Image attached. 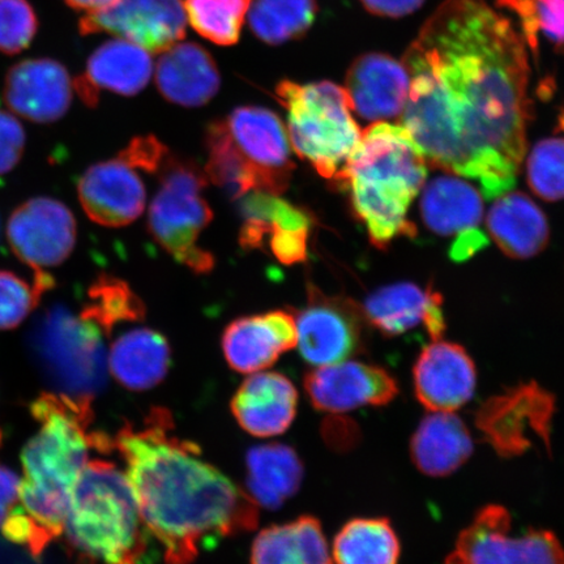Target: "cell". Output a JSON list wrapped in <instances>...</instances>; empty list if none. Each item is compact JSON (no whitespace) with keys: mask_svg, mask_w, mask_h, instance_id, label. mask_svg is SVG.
I'll list each match as a JSON object with an SVG mask.
<instances>
[{"mask_svg":"<svg viewBox=\"0 0 564 564\" xmlns=\"http://www.w3.org/2000/svg\"><path fill=\"white\" fill-rule=\"evenodd\" d=\"M37 30L39 20L28 0H0V53L25 51Z\"/></svg>","mask_w":564,"mask_h":564,"instance_id":"40","label":"cell"},{"mask_svg":"<svg viewBox=\"0 0 564 564\" xmlns=\"http://www.w3.org/2000/svg\"><path fill=\"white\" fill-rule=\"evenodd\" d=\"M160 189L148 215V229L176 262L196 273L214 270L215 258L197 241L214 220L206 197L207 175L194 161L169 152L158 172Z\"/></svg>","mask_w":564,"mask_h":564,"instance_id":"7","label":"cell"},{"mask_svg":"<svg viewBox=\"0 0 564 564\" xmlns=\"http://www.w3.org/2000/svg\"><path fill=\"white\" fill-rule=\"evenodd\" d=\"M223 351L232 370L264 371L284 352L297 347L295 316L282 310L238 317L223 335Z\"/></svg>","mask_w":564,"mask_h":564,"instance_id":"21","label":"cell"},{"mask_svg":"<svg viewBox=\"0 0 564 564\" xmlns=\"http://www.w3.org/2000/svg\"><path fill=\"white\" fill-rule=\"evenodd\" d=\"M156 84L169 102L200 108L220 90L221 76L207 48L195 42H178L161 53Z\"/></svg>","mask_w":564,"mask_h":564,"instance_id":"25","label":"cell"},{"mask_svg":"<svg viewBox=\"0 0 564 564\" xmlns=\"http://www.w3.org/2000/svg\"><path fill=\"white\" fill-rule=\"evenodd\" d=\"M89 302L82 315L94 321L105 335L124 322H140L145 317L144 302L132 291L127 282L101 276L90 286Z\"/></svg>","mask_w":564,"mask_h":564,"instance_id":"36","label":"cell"},{"mask_svg":"<svg viewBox=\"0 0 564 564\" xmlns=\"http://www.w3.org/2000/svg\"><path fill=\"white\" fill-rule=\"evenodd\" d=\"M112 446L167 564H192L207 541L257 528L256 500L204 460L195 443L175 434L166 409H152L138 426L126 423Z\"/></svg>","mask_w":564,"mask_h":564,"instance_id":"2","label":"cell"},{"mask_svg":"<svg viewBox=\"0 0 564 564\" xmlns=\"http://www.w3.org/2000/svg\"><path fill=\"white\" fill-rule=\"evenodd\" d=\"M488 228L500 250L514 259L538 256L549 241L545 215L538 204L521 193H507L494 203Z\"/></svg>","mask_w":564,"mask_h":564,"instance_id":"28","label":"cell"},{"mask_svg":"<svg viewBox=\"0 0 564 564\" xmlns=\"http://www.w3.org/2000/svg\"><path fill=\"white\" fill-rule=\"evenodd\" d=\"M187 17L182 0H117L80 19L83 35L109 33L150 53L167 51L186 35Z\"/></svg>","mask_w":564,"mask_h":564,"instance_id":"11","label":"cell"},{"mask_svg":"<svg viewBox=\"0 0 564 564\" xmlns=\"http://www.w3.org/2000/svg\"><path fill=\"white\" fill-rule=\"evenodd\" d=\"M404 65L411 88L401 124L423 158L474 180L486 199L517 185L527 152V44L485 0H444Z\"/></svg>","mask_w":564,"mask_h":564,"instance_id":"1","label":"cell"},{"mask_svg":"<svg viewBox=\"0 0 564 564\" xmlns=\"http://www.w3.org/2000/svg\"><path fill=\"white\" fill-rule=\"evenodd\" d=\"M251 564H334L326 535L313 517L272 525L258 534Z\"/></svg>","mask_w":564,"mask_h":564,"instance_id":"30","label":"cell"},{"mask_svg":"<svg viewBox=\"0 0 564 564\" xmlns=\"http://www.w3.org/2000/svg\"><path fill=\"white\" fill-rule=\"evenodd\" d=\"M409 88L411 74L404 62L382 53L359 55L345 79L352 111L370 122L401 117Z\"/></svg>","mask_w":564,"mask_h":564,"instance_id":"20","label":"cell"},{"mask_svg":"<svg viewBox=\"0 0 564 564\" xmlns=\"http://www.w3.org/2000/svg\"><path fill=\"white\" fill-rule=\"evenodd\" d=\"M224 122L232 143L257 176L258 192L284 193L294 164L288 131L276 112L259 106H241Z\"/></svg>","mask_w":564,"mask_h":564,"instance_id":"12","label":"cell"},{"mask_svg":"<svg viewBox=\"0 0 564 564\" xmlns=\"http://www.w3.org/2000/svg\"><path fill=\"white\" fill-rule=\"evenodd\" d=\"M242 227L239 243L245 250L268 249L280 263L305 262L314 218L278 195L252 192L241 197Z\"/></svg>","mask_w":564,"mask_h":564,"instance_id":"13","label":"cell"},{"mask_svg":"<svg viewBox=\"0 0 564 564\" xmlns=\"http://www.w3.org/2000/svg\"><path fill=\"white\" fill-rule=\"evenodd\" d=\"M415 398L430 412H456L474 398L476 366L462 345L436 340L413 369Z\"/></svg>","mask_w":564,"mask_h":564,"instance_id":"17","label":"cell"},{"mask_svg":"<svg viewBox=\"0 0 564 564\" xmlns=\"http://www.w3.org/2000/svg\"><path fill=\"white\" fill-rule=\"evenodd\" d=\"M427 176V161L403 124L377 122L334 181L350 195L370 241L386 249L394 238L415 236L408 210Z\"/></svg>","mask_w":564,"mask_h":564,"instance_id":"4","label":"cell"},{"mask_svg":"<svg viewBox=\"0 0 564 564\" xmlns=\"http://www.w3.org/2000/svg\"><path fill=\"white\" fill-rule=\"evenodd\" d=\"M295 316L297 347L308 365L322 366L348 361L364 348L361 310L343 297H329L308 285L306 306Z\"/></svg>","mask_w":564,"mask_h":564,"instance_id":"10","label":"cell"},{"mask_svg":"<svg viewBox=\"0 0 564 564\" xmlns=\"http://www.w3.org/2000/svg\"><path fill=\"white\" fill-rule=\"evenodd\" d=\"M297 388L279 372H256L231 399V413L245 432L257 438L284 434L297 414Z\"/></svg>","mask_w":564,"mask_h":564,"instance_id":"22","label":"cell"},{"mask_svg":"<svg viewBox=\"0 0 564 564\" xmlns=\"http://www.w3.org/2000/svg\"><path fill=\"white\" fill-rule=\"evenodd\" d=\"M305 390L317 411L347 413L390 404L399 387L384 369L348 359L307 372Z\"/></svg>","mask_w":564,"mask_h":564,"instance_id":"16","label":"cell"},{"mask_svg":"<svg viewBox=\"0 0 564 564\" xmlns=\"http://www.w3.org/2000/svg\"><path fill=\"white\" fill-rule=\"evenodd\" d=\"M474 453V440L455 412H430L411 442V456L422 474L444 477L454 474Z\"/></svg>","mask_w":564,"mask_h":564,"instance_id":"26","label":"cell"},{"mask_svg":"<svg viewBox=\"0 0 564 564\" xmlns=\"http://www.w3.org/2000/svg\"><path fill=\"white\" fill-rule=\"evenodd\" d=\"M527 174L535 195L549 202L564 199V139L540 141L529 156Z\"/></svg>","mask_w":564,"mask_h":564,"instance_id":"39","label":"cell"},{"mask_svg":"<svg viewBox=\"0 0 564 564\" xmlns=\"http://www.w3.org/2000/svg\"><path fill=\"white\" fill-rule=\"evenodd\" d=\"M553 408V398L542 388L523 384L489 400L477 425L500 455H518L529 447L528 432L549 442Z\"/></svg>","mask_w":564,"mask_h":564,"instance_id":"15","label":"cell"},{"mask_svg":"<svg viewBox=\"0 0 564 564\" xmlns=\"http://www.w3.org/2000/svg\"><path fill=\"white\" fill-rule=\"evenodd\" d=\"M206 147L208 162L204 173L214 185L235 200L258 192L257 176L232 143L224 119L208 126Z\"/></svg>","mask_w":564,"mask_h":564,"instance_id":"34","label":"cell"},{"mask_svg":"<svg viewBox=\"0 0 564 564\" xmlns=\"http://www.w3.org/2000/svg\"><path fill=\"white\" fill-rule=\"evenodd\" d=\"M21 479L15 471L0 464V531L19 503Z\"/></svg>","mask_w":564,"mask_h":564,"instance_id":"43","label":"cell"},{"mask_svg":"<svg viewBox=\"0 0 564 564\" xmlns=\"http://www.w3.org/2000/svg\"><path fill=\"white\" fill-rule=\"evenodd\" d=\"M169 152L171 151L167 150V147L162 144L158 138L139 137L133 139L131 143L118 154V158L133 169L158 174Z\"/></svg>","mask_w":564,"mask_h":564,"instance_id":"41","label":"cell"},{"mask_svg":"<svg viewBox=\"0 0 564 564\" xmlns=\"http://www.w3.org/2000/svg\"><path fill=\"white\" fill-rule=\"evenodd\" d=\"M53 278L45 272L34 273V284L12 272L0 271V330L12 329L23 323L42 294L53 288Z\"/></svg>","mask_w":564,"mask_h":564,"instance_id":"38","label":"cell"},{"mask_svg":"<svg viewBox=\"0 0 564 564\" xmlns=\"http://www.w3.org/2000/svg\"><path fill=\"white\" fill-rule=\"evenodd\" d=\"M252 0H186L188 23L195 32L218 46L236 45Z\"/></svg>","mask_w":564,"mask_h":564,"instance_id":"35","label":"cell"},{"mask_svg":"<svg viewBox=\"0 0 564 564\" xmlns=\"http://www.w3.org/2000/svg\"><path fill=\"white\" fill-rule=\"evenodd\" d=\"M563 126H564V121H563Z\"/></svg>","mask_w":564,"mask_h":564,"instance_id":"48","label":"cell"},{"mask_svg":"<svg viewBox=\"0 0 564 564\" xmlns=\"http://www.w3.org/2000/svg\"><path fill=\"white\" fill-rule=\"evenodd\" d=\"M150 52L126 40H112L96 48L86 74L74 82V89L88 106H96L102 89L121 96H137L151 82Z\"/></svg>","mask_w":564,"mask_h":564,"instance_id":"24","label":"cell"},{"mask_svg":"<svg viewBox=\"0 0 564 564\" xmlns=\"http://www.w3.org/2000/svg\"><path fill=\"white\" fill-rule=\"evenodd\" d=\"M246 467L249 496L268 510L279 509L300 490L303 464L297 453L285 444L252 447Z\"/></svg>","mask_w":564,"mask_h":564,"instance_id":"29","label":"cell"},{"mask_svg":"<svg viewBox=\"0 0 564 564\" xmlns=\"http://www.w3.org/2000/svg\"><path fill=\"white\" fill-rule=\"evenodd\" d=\"M421 214L430 230L441 236H460L478 229L482 220L481 195L467 182L441 176L422 194Z\"/></svg>","mask_w":564,"mask_h":564,"instance_id":"31","label":"cell"},{"mask_svg":"<svg viewBox=\"0 0 564 564\" xmlns=\"http://www.w3.org/2000/svg\"><path fill=\"white\" fill-rule=\"evenodd\" d=\"M74 82L59 62L26 59L10 68L4 82V101L15 115L34 123L58 121L69 109Z\"/></svg>","mask_w":564,"mask_h":564,"instance_id":"18","label":"cell"},{"mask_svg":"<svg viewBox=\"0 0 564 564\" xmlns=\"http://www.w3.org/2000/svg\"><path fill=\"white\" fill-rule=\"evenodd\" d=\"M117 0H65V3L76 11L95 12L106 9V7L116 3Z\"/></svg>","mask_w":564,"mask_h":564,"instance_id":"46","label":"cell"},{"mask_svg":"<svg viewBox=\"0 0 564 564\" xmlns=\"http://www.w3.org/2000/svg\"><path fill=\"white\" fill-rule=\"evenodd\" d=\"M171 364L166 337L150 328L131 329L119 336L108 352L111 376L132 391H147L160 384Z\"/></svg>","mask_w":564,"mask_h":564,"instance_id":"27","label":"cell"},{"mask_svg":"<svg viewBox=\"0 0 564 564\" xmlns=\"http://www.w3.org/2000/svg\"><path fill=\"white\" fill-rule=\"evenodd\" d=\"M148 533L124 471L109 462H88L63 527L77 564H141Z\"/></svg>","mask_w":564,"mask_h":564,"instance_id":"5","label":"cell"},{"mask_svg":"<svg viewBox=\"0 0 564 564\" xmlns=\"http://www.w3.org/2000/svg\"><path fill=\"white\" fill-rule=\"evenodd\" d=\"M0 444H2V432H0Z\"/></svg>","mask_w":564,"mask_h":564,"instance_id":"47","label":"cell"},{"mask_svg":"<svg viewBox=\"0 0 564 564\" xmlns=\"http://www.w3.org/2000/svg\"><path fill=\"white\" fill-rule=\"evenodd\" d=\"M276 97L288 112L294 152L323 178L334 180L362 138L347 90L330 82L282 80Z\"/></svg>","mask_w":564,"mask_h":564,"instance_id":"6","label":"cell"},{"mask_svg":"<svg viewBox=\"0 0 564 564\" xmlns=\"http://www.w3.org/2000/svg\"><path fill=\"white\" fill-rule=\"evenodd\" d=\"M104 330L94 321L55 306L42 315L32 333V350L46 378L70 399L90 401L108 378Z\"/></svg>","mask_w":564,"mask_h":564,"instance_id":"8","label":"cell"},{"mask_svg":"<svg viewBox=\"0 0 564 564\" xmlns=\"http://www.w3.org/2000/svg\"><path fill=\"white\" fill-rule=\"evenodd\" d=\"M488 245V237L479 229L463 232V235L456 237V241L451 246L449 257L454 262H465Z\"/></svg>","mask_w":564,"mask_h":564,"instance_id":"45","label":"cell"},{"mask_svg":"<svg viewBox=\"0 0 564 564\" xmlns=\"http://www.w3.org/2000/svg\"><path fill=\"white\" fill-rule=\"evenodd\" d=\"M7 238L21 262L42 272L65 262L76 243V221L65 204L35 197L21 204L7 225Z\"/></svg>","mask_w":564,"mask_h":564,"instance_id":"14","label":"cell"},{"mask_svg":"<svg viewBox=\"0 0 564 564\" xmlns=\"http://www.w3.org/2000/svg\"><path fill=\"white\" fill-rule=\"evenodd\" d=\"M511 517L502 506L479 511L458 535L446 564H564V549L547 531L511 535Z\"/></svg>","mask_w":564,"mask_h":564,"instance_id":"9","label":"cell"},{"mask_svg":"<svg viewBox=\"0 0 564 564\" xmlns=\"http://www.w3.org/2000/svg\"><path fill=\"white\" fill-rule=\"evenodd\" d=\"M317 12L316 0H252L247 20L258 40L279 46L305 37Z\"/></svg>","mask_w":564,"mask_h":564,"instance_id":"33","label":"cell"},{"mask_svg":"<svg viewBox=\"0 0 564 564\" xmlns=\"http://www.w3.org/2000/svg\"><path fill=\"white\" fill-rule=\"evenodd\" d=\"M31 408L40 429L21 455L24 478L19 503L2 533L39 558L63 533L70 497L89 462L90 449H109L112 443L90 432V401L44 392Z\"/></svg>","mask_w":564,"mask_h":564,"instance_id":"3","label":"cell"},{"mask_svg":"<svg viewBox=\"0 0 564 564\" xmlns=\"http://www.w3.org/2000/svg\"><path fill=\"white\" fill-rule=\"evenodd\" d=\"M500 9L511 11L520 21L521 35L534 54L540 37L564 55V0H496Z\"/></svg>","mask_w":564,"mask_h":564,"instance_id":"37","label":"cell"},{"mask_svg":"<svg viewBox=\"0 0 564 564\" xmlns=\"http://www.w3.org/2000/svg\"><path fill=\"white\" fill-rule=\"evenodd\" d=\"M25 147V131L18 119L0 110V175L15 167Z\"/></svg>","mask_w":564,"mask_h":564,"instance_id":"42","label":"cell"},{"mask_svg":"<svg viewBox=\"0 0 564 564\" xmlns=\"http://www.w3.org/2000/svg\"><path fill=\"white\" fill-rule=\"evenodd\" d=\"M443 299L432 288L422 289L412 282H401L378 289L365 301L364 315L379 333L400 336L425 326L434 341L441 340L446 322Z\"/></svg>","mask_w":564,"mask_h":564,"instance_id":"23","label":"cell"},{"mask_svg":"<svg viewBox=\"0 0 564 564\" xmlns=\"http://www.w3.org/2000/svg\"><path fill=\"white\" fill-rule=\"evenodd\" d=\"M84 212L108 228L126 227L145 208L147 193L135 169L119 158L90 166L77 186Z\"/></svg>","mask_w":564,"mask_h":564,"instance_id":"19","label":"cell"},{"mask_svg":"<svg viewBox=\"0 0 564 564\" xmlns=\"http://www.w3.org/2000/svg\"><path fill=\"white\" fill-rule=\"evenodd\" d=\"M359 2L372 15L399 19L420 10L425 0H359Z\"/></svg>","mask_w":564,"mask_h":564,"instance_id":"44","label":"cell"},{"mask_svg":"<svg viewBox=\"0 0 564 564\" xmlns=\"http://www.w3.org/2000/svg\"><path fill=\"white\" fill-rule=\"evenodd\" d=\"M334 558L336 564H398L400 541L384 518L350 520L336 535Z\"/></svg>","mask_w":564,"mask_h":564,"instance_id":"32","label":"cell"}]
</instances>
